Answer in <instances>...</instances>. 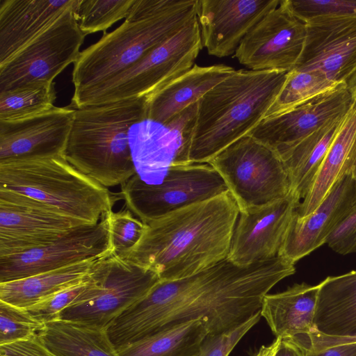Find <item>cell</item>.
<instances>
[{"label": "cell", "mask_w": 356, "mask_h": 356, "mask_svg": "<svg viewBox=\"0 0 356 356\" xmlns=\"http://www.w3.org/2000/svg\"><path fill=\"white\" fill-rule=\"evenodd\" d=\"M295 272V264L280 256L248 266L226 258L192 275L159 280L112 322L108 335L118 348L196 319L208 336L220 334L260 312L264 297Z\"/></svg>", "instance_id": "cell-1"}, {"label": "cell", "mask_w": 356, "mask_h": 356, "mask_svg": "<svg viewBox=\"0 0 356 356\" xmlns=\"http://www.w3.org/2000/svg\"><path fill=\"white\" fill-rule=\"evenodd\" d=\"M227 191L147 224L123 257L156 273L160 280L192 275L227 258L239 216Z\"/></svg>", "instance_id": "cell-2"}, {"label": "cell", "mask_w": 356, "mask_h": 356, "mask_svg": "<svg viewBox=\"0 0 356 356\" xmlns=\"http://www.w3.org/2000/svg\"><path fill=\"white\" fill-rule=\"evenodd\" d=\"M198 0H134L125 21L81 51L72 101L129 69L197 17Z\"/></svg>", "instance_id": "cell-3"}, {"label": "cell", "mask_w": 356, "mask_h": 356, "mask_svg": "<svg viewBox=\"0 0 356 356\" xmlns=\"http://www.w3.org/2000/svg\"><path fill=\"white\" fill-rule=\"evenodd\" d=\"M289 72L235 70L197 102L189 163H208L266 118Z\"/></svg>", "instance_id": "cell-4"}, {"label": "cell", "mask_w": 356, "mask_h": 356, "mask_svg": "<svg viewBox=\"0 0 356 356\" xmlns=\"http://www.w3.org/2000/svg\"><path fill=\"white\" fill-rule=\"evenodd\" d=\"M145 118L146 97L76 108L64 158L106 188L122 185L136 174L129 129Z\"/></svg>", "instance_id": "cell-5"}, {"label": "cell", "mask_w": 356, "mask_h": 356, "mask_svg": "<svg viewBox=\"0 0 356 356\" xmlns=\"http://www.w3.org/2000/svg\"><path fill=\"white\" fill-rule=\"evenodd\" d=\"M0 189L24 195L90 225L112 211L107 188L64 157L0 163Z\"/></svg>", "instance_id": "cell-6"}, {"label": "cell", "mask_w": 356, "mask_h": 356, "mask_svg": "<svg viewBox=\"0 0 356 356\" xmlns=\"http://www.w3.org/2000/svg\"><path fill=\"white\" fill-rule=\"evenodd\" d=\"M202 47L196 17L129 69L72 101V106L147 97L190 70Z\"/></svg>", "instance_id": "cell-7"}, {"label": "cell", "mask_w": 356, "mask_h": 356, "mask_svg": "<svg viewBox=\"0 0 356 356\" xmlns=\"http://www.w3.org/2000/svg\"><path fill=\"white\" fill-rule=\"evenodd\" d=\"M208 163L223 179L240 212L284 198L291 192L280 156L250 135L228 146Z\"/></svg>", "instance_id": "cell-8"}, {"label": "cell", "mask_w": 356, "mask_h": 356, "mask_svg": "<svg viewBox=\"0 0 356 356\" xmlns=\"http://www.w3.org/2000/svg\"><path fill=\"white\" fill-rule=\"evenodd\" d=\"M227 191L211 165L189 163L172 166L161 184H147L136 174L121 185L120 195L127 208L147 224Z\"/></svg>", "instance_id": "cell-9"}, {"label": "cell", "mask_w": 356, "mask_h": 356, "mask_svg": "<svg viewBox=\"0 0 356 356\" xmlns=\"http://www.w3.org/2000/svg\"><path fill=\"white\" fill-rule=\"evenodd\" d=\"M80 6L64 12L28 44L0 65V92L54 79L81 51L86 35L79 28Z\"/></svg>", "instance_id": "cell-10"}, {"label": "cell", "mask_w": 356, "mask_h": 356, "mask_svg": "<svg viewBox=\"0 0 356 356\" xmlns=\"http://www.w3.org/2000/svg\"><path fill=\"white\" fill-rule=\"evenodd\" d=\"M97 270L98 282L92 297L65 309L58 319L108 328L160 280L154 271L114 254L99 259Z\"/></svg>", "instance_id": "cell-11"}, {"label": "cell", "mask_w": 356, "mask_h": 356, "mask_svg": "<svg viewBox=\"0 0 356 356\" xmlns=\"http://www.w3.org/2000/svg\"><path fill=\"white\" fill-rule=\"evenodd\" d=\"M83 225L28 196L0 189V257L45 245Z\"/></svg>", "instance_id": "cell-12"}, {"label": "cell", "mask_w": 356, "mask_h": 356, "mask_svg": "<svg viewBox=\"0 0 356 356\" xmlns=\"http://www.w3.org/2000/svg\"><path fill=\"white\" fill-rule=\"evenodd\" d=\"M109 213L96 225L79 227L45 245L0 257V283L113 254Z\"/></svg>", "instance_id": "cell-13"}, {"label": "cell", "mask_w": 356, "mask_h": 356, "mask_svg": "<svg viewBox=\"0 0 356 356\" xmlns=\"http://www.w3.org/2000/svg\"><path fill=\"white\" fill-rule=\"evenodd\" d=\"M305 35V23L292 13L287 0H281L247 33L234 55L251 70L291 72L298 65Z\"/></svg>", "instance_id": "cell-14"}, {"label": "cell", "mask_w": 356, "mask_h": 356, "mask_svg": "<svg viewBox=\"0 0 356 356\" xmlns=\"http://www.w3.org/2000/svg\"><path fill=\"white\" fill-rule=\"evenodd\" d=\"M301 199L286 197L240 212L227 259L239 266L278 256L292 217Z\"/></svg>", "instance_id": "cell-15"}, {"label": "cell", "mask_w": 356, "mask_h": 356, "mask_svg": "<svg viewBox=\"0 0 356 356\" xmlns=\"http://www.w3.org/2000/svg\"><path fill=\"white\" fill-rule=\"evenodd\" d=\"M305 23V43L295 69L319 72L347 85L356 70V17L323 15Z\"/></svg>", "instance_id": "cell-16"}, {"label": "cell", "mask_w": 356, "mask_h": 356, "mask_svg": "<svg viewBox=\"0 0 356 356\" xmlns=\"http://www.w3.org/2000/svg\"><path fill=\"white\" fill-rule=\"evenodd\" d=\"M75 111L54 106L27 118L0 120V163L64 157Z\"/></svg>", "instance_id": "cell-17"}, {"label": "cell", "mask_w": 356, "mask_h": 356, "mask_svg": "<svg viewBox=\"0 0 356 356\" xmlns=\"http://www.w3.org/2000/svg\"><path fill=\"white\" fill-rule=\"evenodd\" d=\"M354 103L353 94L343 85L286 113L264 118L249 135L280 156L325 124L346 115Z\"/></svg>", "instance_id": "cell-18"}, {"label": "cell", "mask_w": 356, "mask_h": 356, "mask_svg": "<svg viewBox=\"0 0 356 356\" xmlns=\"http://www.w3.org/2000/svg\"><path fill=\"white\" fill-rule=\"evenodd\" d=\"M281 0H198L197 17L203 47L223 58L234 54L247 33Z\"/></svg>", "instance_id": "cell-19"}, {"label": "cell", "mask_w": 356, "mask_h": 356, "mask_svg": "<svg viewBox=\"0 0 356 356\" xmlns=\"http://www.w3.org/2000/svg\"><path fill=\"white\" fill-rule=\"evenodd\" d=\"M355 203L356 174H346L334 184L310 214L300 217L295 211L278 256L296 264L325 244L332 230Z\"/></svg>", "instance_id": "cell-20"}, {"label": "cell", "mask_w": 356, "mask_h": 356, "mask_svg": "<svg viewBox=\"0 0 356 356\" xmlns=\"http://www.w3.org/2000/svg\"><path fill=\"white\" fill-rule=\"evenodd\" d=\"M129 143L136 174L147 184H161L173 165L189 164L188 148L169 126L145 118L134 124Z\"/></svg>", "instance_id": "cell-21"}, {"label": "cell", "mask_w": 356, "mask_h": 356, "mask_svg": "<svg viewBox=\"0 0 356 356\" xmlns=\"http://www.w3.org/2000/svg\"><path fill=\"white\" fill-rule=\"evenodd\" d=\"M82 0H1L0 65Z\"/></svg>", "instance_id": "cell-22"}, {"label": "cell", "mask_w": 356, "mask_h": 356, "mask_svg": "<svg viewBox=\"0 0 356 356\" xmlns=\"http://www.w3.org/2000/svg\"><path fill=\"white\" fill-rule=\"evenodd\" d=\"M234 71L233 67L224 64H195L187 72L146 97L147 118L168 124Z\"/></svg>", "instance_id": "cell-23"}, {"label": "cell", "mask_w": 356, "mask_h": 356, "mask_svg": "<svg viewBox=\"0 0 356 356\" xmlns=\"http://www.w3.org/2000/svg\"><path fill=\"white\" fill-rule=\"evenodd\" d=\"M318 284H296L286 290L266 294L260 310L276 337L291 338L316 332L314 318Z\"/></svg>", "instance_id": "cell-24"}, {"label": "cell", "mask_w": 356, "mask_h": 356, "mask_svg": "<svg viewBox=\"0 0 356 356\" xmlns=\"http://www.w3.org/2000/svg\"><path fill=\"white\" fill-rule=\"evenodd\" d=\"M314 325L325 335L356 337V270L318 284Z\"/></svg>", "instance_id": "cell-25"}, {"label": "cell", "mask_w": 356, "mask_h": 356, "mask_svg": "<svg viewBox=\"0 0 356 356\" xmlns=\"http://www.w3.org/2000/svg\"><path fill=\"white\" fill-rule=\"evenodd\" d=\"M356 174V102L347 113L334 138L314 182L296 211L300 217L310 214L334 184L343 176Z\"/></svg>", "instance_id": "cell-26"}, {"label": "cell", "mask_w": 356, "mask_h": 356, "mask_svg": "<svg viewBox=\"0 0 356 356\" xmlns=\"http://www.w3.org/2000/svg\"><path fill=\"white\" fill-rule=\"evenodd\" d=\"M99 259L91 258L23 279L0 283V301L21 308L29 307L85 280Z\"/></svg>", "instance_id": "cell-27"}, {"label": "cell", "mask_w": 356, "mask_h": 356, "mask_svg": "<svg viewBox=\"0 0 356 356\" xmlns=\"http://www.w3.org/2000/svg\"><path fill=\"white\" fill-rule=\"evenodd\" d=\"M347 113L325 124L280 156L287 170L291 191L302 200L309 193Z\"/></svg>", "instance_id": "cell-28"}, {"label": "cell", "mask_w": 356, "mask_h": 356, "mask_svg": "<svg viewBox=\"0 0 356 356\" xmlns=\"http://www.w3.org/2000/svg\"><path fill=\"white\" fill-rule=\"evenodd\" d=\"M38 334L57 356H120L106 327L57 319Z\"/></svg>", "instance_id": "cell-29"}, {"label": "cell", "mask_w": 356, "mask_h": 356, "mask_svg": "<svg viewBox=\"0 0 356 356\" xmlns=\"http://www.w3.org/2000/svg\"><path fill=\"white\" fill-rule=\"evenodd\" d=\"M208 335L204 322L196 319L159 330L117 349L120 356H200Z\"/></svg>", "instance_id": "cell-30"}, {"label": "cell", "mask_w": 356, "mask_h": 356, "mask_svg": "<svg viewBox=\"0 0 356 356\" xmlns=\"http://www.w3.org/2000/svg\"><path fill=\"white\" fill-rule=\"evenodd\" d=\"M343 85L346 84L334 81L319 72L294 69L289 72L280 93L265 118L286 113L312 98Z\"/></svg>", "instance_id": "cell-31"}, {"label": "cell", "mask_w": 356, "mask_h": 356, "mask_svg": "<svg viewBox=\"0 0 356 356\" xmlns=\"http://www.w3.org/2000/svg\"><path fill=\"white\" fill-rule=\"evenodd\" d=\"M56 99L54 83L36 81L0 92V120L32 116L52 108Z\"/></svg>", "instance_id": "cell-32"}, {"label": "cell", "mask_w": 356, "mask_h": 356, "mask_svg": "<svg viewBox=\"0 0 356 356\" xmlns=\"http://www.w3.org/2000/svg\"><path fill=\"white\" fill-rule=\"evenodd\" d=\"M134 0H82L79 10V28L88 34L106 31L126 18Z\"/></svg>", "instance_id": "cell-33"}, {"label": "cell", "mask_w": 356, "mask_h": 356, "mask_svg": "<svg viewBox=\"0 0 356 356\" xmlns=\"http://www.w3.org/2000/svg\"><path fill=\"white\" fill-rule=\"evenodd\" d=\"M95 266L88 277L83 282L25 309L34 318L44 324L58 319L63 310L70 306L82 303L88 299V294L96 282Z\"/></svg>", "instance_id": "cell-34"}, {"label": "cell", "mask_w": 356, "mask_h": 356, "mask_svg": "<svg viewBox=\"0 0 356 356\" xmlns=\"http://www.w3.org/2000/svg\"><path fill=\"white\" fill-rule=\"evenodd\" d=\"M44 325L25 308L0 301V345L29 339Z\"/></svg>", "instance_id": "cell-35"}, {"label": "cell", "mask_w": 356, "mask_h": 356, "mask_svg": "<svg viewBox=\"0 0 356 356\" xmlns=\"http://www.w3.org/2000/svg\"><path fill=\"white\" fill-rule=\"evenodd\" d=\"M110 240L113 254L123 257L140 240L147 224L127 208L109 213Z\"/></svg>", "instance_id": "cell-36"}, {"label": "cell", "mask_w": 356, "mask_h": 356, "mask_svg": "<svg viewBox=\"0 0 356 356\" xmlns=\"http://www.w3.org/2000/svg\"><path fill=\"white\" fill-rule=\"evenodd\" d=\"M292 13L302 22L318 16L356 17V0H287Z\"/></svg>", "instance_id": "cell-37"}, {"label": "cell", "mask_w": 356, "mask_h": 356, "mask_svg": "<svg viewBox=\"0 0 356 356\" xmlns=\"http://www.w3.org/2000/svg\"><path fill=\"white\" fill-rule=\"evenodd\" d=\"M260 318L261 313L259 312L233 329L218 335L207 336L200 356H229L236 344L259 322Z\"/></svg>", "instance_id": "cell-38"}, {"label": "cell", "mask_w": 356, "mask_h": 356, "mask_svg": "<svg viewBox=\"0 0 356 356\" xmlns=\"http://www.w3.org/2000/svg\"><path fill=\"white\" fill-rule=\"evenodd\" d=\"M325 243L340 254L356 252V203L332 230Z\"/></svg>", "instance_id": "cell-39"}, {"label": "cell", "mask_w": 356, "mask_h": 356, "mask_svg": "<svg viewBox=\"0 0 356 356\" xmlns=\"http://www.w3.org/2000/svg\"><path fill=\"white\" fill-rule=\"evenodd\" d=\"M289 339L298 344L304 352L318 351L335 346L356 343V337L329 336L318 332Z\"/></svg>", "instance_id": "cell-40"}, {"label": "cell", "mask_w": 356, "mask_h": 356, "mask_svg": "<svg viewBox=\"0 0 356 356\" xmlns=\"http://www.w3.org/2000/svg\"><path fill=\"white\" fill-rule=\"evenodd\" d=\"M0 356H57L49 350L38 334L24 340L0 345Z\"/></svg>", "instance_id": "cell-41"}, {"label": "cell", "mask_w": 356, "mask_h": 356, "mask_svg": "<svg viewBox=\"0 0 356 356\" xmlns=\"http://www.w3.org/2000/svg\"><path fill=\"white\" fill-rule=\"evenodd\" d=\"M305 356H356V343L335 346L318 351L304 352Z\"/></svg>", "instance_id": "cell-42"}, {"label": "cell", "mask_w": 356, "mask_h": 356, "mask_svg": "<svg viewBox=\"0 0 356 356\" xmlns=\"http://www.w3.org/2000/svg\"><path fill=\"white\" fill-rule=\"evenodd\" d=\"M275 356H305L303 350L288 338L281 339L280 346Z\"/></svg>", "instance_id": "cell-43"}, {"label": "cell", "mask_w": 356, "mask_h": 356, "mask_svg": "<svg viewBox=\"0 0 356 356\" xmlns=\"http://www.w3.org/2000/svg\"><path fill=\"white\" fill-rule=\"evenodd\" d=\"M281 342V338L276 337L268 346H262L254 356H275Z\"/></svg>", "instance_id": "cell-44"}, {"label": "cell", "mask_w": 356, "mask_h": 356, "mask_svg": "<svg viewBox=\"0 0 356 356\" xmlns=\"http://www.w3.org/2000/svg\"><path fill=\"white\" fill-rule=\"evenodd\" d=\"M347 87L353 94L356 102V70L349 79L347 83Z\"/></svg>", "instance_id": "cell-45"}]
</instances>
